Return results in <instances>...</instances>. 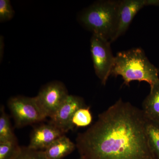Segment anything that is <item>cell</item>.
Here are the masks:
<instances>
[{"mask_svg":"<svg viewBox=\"0 0 159 159\" xmlns=\"http://www.w3.org/2000/svg\"><path fill=\"white\" fill-rule=\"evenodd\" d=\"M142 110L119 99L78 134L76 147L84 159H157L146 133Z\"/></svg>","mask_w":159,"mask_h":159,"instance_id":"1","label":"cell"},{"mask_svg":"<svg viewBox=\"0 0 159 159\" xmlns=\"http://www.w3.org/2000/svg\"><path fill=\"white\" fill-rule=\"evenodd\" d=\"M111 75L121 76L124 84L128 86L131 81L137 80L145 81L151 87L159 80L158 69L150 62L140 48L118 52Z\"/></svg>","mask_w":159,"mask_h":159,"instance_id":"2","label":"cell"},{"mask_svg":"<svg viewBox=\"0 0 159 159\" xmlns=\"http://www.w3.org/2000/svg\"><path fill=\"white\" fill-rule=\"evenodd\" d=\"M120 1H100L84 9L80 16L83 25L111 43L116 29Z\"/></svg>","mask_w":159,"mask_h":159,"instance_id":"3","label":"cell"},{"mask_svg":"<svg viewBox=\"0 0 159 159\" xmlns=\"http://www.w3.org/2000/svg\"><path fill=\"white\" fill-rule=\"evenodd\" d=\"M8 105L18 128L42 122L47 118L34 97H13L9 99Z\"/></svg>","mask_w":159,"mask_h":159,"instance_id":"4","label":"cell"},{"mask_svg":"<svg viewBox=\"0 0 159 159\" xmlns=\"http://www.w3.org/2000/svg\"><path fill=\"white\" fill-rule=\"evenodd\" d=\"M108 40L93 34L90 40L91 52L95 73L105 85L111 75L115 57Z\"/></svg>","mask_w":159,"mask_h":159,"instance_id":"5","label":"cell"},{"mask_svg":"<svg viewBox=\"0 0 159 159\" xmlns=\"http://www.w3.org/2000/svg\"><path fill=\"white\" fill-rule=\"evenodd\" d=\"M69 95L67 89L62 83L54 81L45 85L34 97L45 116L50 118Z\"/></svg>","mask_w":159,"mask_h":159,"instance_id":"6","label":"cell"},{"mask_svg":"<svg viewBox=\"0 0 159 159\" xmlns=\"http://www.w3.org/2000/svg\"><path fill=\"white\" fill-rule=\"evenodd\" d=\"M158 0H123L120 1L116 32L111 43L125 33L136 15L145 6H157Z\"/></svg>","mask_w":159,"mask_h":159,"instance_id":"7","label":"cell"},{"mask_svg":"<svg viewBox=\"0 0 159 159\" xmlns=\"http://www.w3.org/2000/svg\"><path fill=\"white\" fill-rule=\"evenodd\" d=\"M85 107V103L82 98L69 95L55 114L50 118L49 122L65 134L69 130L74 129L72 119L76 111Z\"/></svg>","mask_w":159,"mask_h":159,"instance_id":"8","label":"cell"},{"mask_svg":"<svg viewBox=\"0 0 159 159\" xmlns=\"http://www.w3.org/2000/svg\"><path fill=\"white\" fill-rule=\"evenodd\" d=\"M63 135V132L50 122L42 124L35 127L31 133L28 147L35 150H45Z\"/></svg>","mask_w":159,"mask_h":159,"instance_id":"9","label":"cell"},{"mask_svg":"<svg viewBox=\"0 0 159 159\" xmlns=\"http://www.w3.org/2000/svg\"><path fill=\"white\" fill-rule=\"evenodd\" d=\"M76 147L65 135L55 140L43 150L46 159H62L74 151Z\"/></svg>","mask_w":159,"mask_h":159,"instance_id":"10","label":"cell"},{"mask_svg":"<svg viewBox=\"0 0 159 159\" xmlns=\"http://www.w3.org/2000/svg\"><path fill=\"white\" fill-rule=\"evenodd\" d=\"M142 112L150 121L159 122V80L152 87L142 103Z\"/></svg>","mask_w":159,"mask_h":159,"instance_id":"11","label":"cell"},{"mask_svg":"<svg viewBox=\"0 0 159 159\" xmlns=\"http://www.w3.org/2000/svg\"><path fill=\"white\" fill-rule=\"evenodd\" d=\"M4 106L0 109V143L17 142L13 132L9 116L5 111Z\"/></svg>","mask_w":159,"mask_h":159,"instance_id":"12","label":"cell"},{"mask_svg":"<svg viewBox=\"0 0 159 159\" xmlns=\"http://www.w3.org/2000/svg\"><path fill=\"white\" fill-rule=\"evenodd\" d=\"M146 129L149 145L157 159H159V122L147 119Z\"/></svg>","mask_w":159,"mask_h":159,"instance_id":"13","label":"cell"},{"mask_svg":"<svg viewBox=\"0 0 159 159\" xmlns=\"http://www.w3.org/2000/svg\"><path fill=\"white\" fill-rule=\"evenodd\" d=\"M93 121V116L90 107H85L76 111L72 119V124L75 127H84L90 125Z\"/></svg>","mask_w":159,"mask_h":159,"instance_id":"14","label":"cell"},{"mask_svg":"<svg viewBox=\"0 0 159 159\" xmlns=\"http://www.w3.org/2000/svg\"><path fill=\"white\" fill-rule=\"evenodd\" d=\"M17 142H7L0 143V159H16L20 152Z\"/></svg>","mask_w":159,"mask_h":159,"instance_id":"15","label":"cell"},{"mask_svg":"<svg viewBox=\"0 0 159 159\" xmlns=\"http://www.w3.org/2000/svg\"><path fill=\"white\" fill-rule=\"evenodd\" d=\"M16 159H46L43 150H35L29 147H21L20 152Z\"/></svg>","mask_w":159,"mask_h":159,"instance_id":"16","label":"cell"},{"mask_svg":"<svg viewBox=\"0 0 159 159\" xmlns=\"http://www.w3.org/2000/svg\"><path fill=\"white\" fill-rule=\"evenodd\" d=\"M15 12L9 0L0 1V21L1 22L11 20Z\"/></svg>","mask_w":159,"mask_h":159,"instance_id":"17","label":"cell"},{"mask_svg":"<svg viewBox=\"0 0 159 159\" xmlns=\"http://www.w3.org/2000/svg\"><path fill=\"white\" fill-rule=\"evenodd\" d=\"M79 159H84V158H83L82 157H80V158Z\"/></svg>","mask_w":159,"mask_h":159,"instance_id":"18","label":"cell"},{"mask_svg":"<svg viewBox=\"0 0 159 159\" xmlns=\"http://www.w3.org/2000/svg\"></svg>","mask_w":159,"mask_h":159,"instance_id":"19","label":"cell"}]
</instances>
